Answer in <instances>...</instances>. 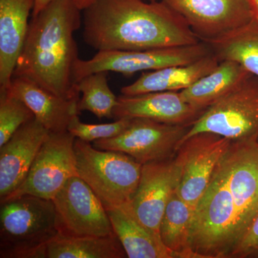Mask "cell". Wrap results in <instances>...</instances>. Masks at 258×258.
Here are the masks:
<instances>
[{"label": "cell", "mask_w": 258, "mask_h": 258, "mask_svg": "<svg viewBox=\"0 0 258 258\" xmlns=\"http://www.w3.org/2000/svg\"><path fill=\"white\" fill-rule=\"evenodd\" d=\"M76 170L106 210L132 201L140 180L142 164L128 154L96 149L76 139Z\"/></svg>", "instance_id": "5b68a950"}, {"label": "cell", "mask_w": 258, "mask_h": 258, "mask_svg": "<svg viewBox=\"0 0 258 258\" xmlns=\"http://www.w3.org/2000/svg\"><path fill=\"white\" fill-rule=\"evenodd\" d=\"M205 111L187 103L180 91H157L135 96L120 95L113 116L115 119L149 118L168 124L190 127Z\"/></svg>", "instance_id": "9a60e30c"}, {"label": "cell", "mask_w": 258, "mask_h": 258, "mask_svg": "<svg viewBox=\"0 0 258 258\" xmlns=\"http://www.w3.org/2000/svg\"><path fill=\"white\" fill-rule=\"evenodd\" d=\"M258 254V213L232 251L230 258L256 257Z\"/></svg>", "instance_id": "4316f807"}, {"label": "cell", "mask_w": 258, "mask_h": 258, "mask_svg": "<svg viewBox=\"0 0 258 258\" xmlns=\"http://www.w3.org/2000/svg\"><path fill=\"white\" fill-rule=\"evenodd\" d=\"M201 132L232 141L258 137V78L249 75L207 108L189 127L183 141Z\"/></svg>", "instance_id": "52a82bcc"}, {"label": "cell", "mask_w": 258, "mask_h": 258, "mask_svg": "<svg viewBox=\"0 0 258 258\" xmlns=\"http://www.w3.org/2000/svg\"><path fill=\"white\" fill-rule=\"evenodd\" d=\"M256 257L258 258V254H257V256H256Z\"/></svg>", "instance_id": "4dcf8cb0"}, {"label": "cell", "mask_w": 258, "mask_h": 258, "mask_svg": "<svg viewBox=\"0 0 258 258\" xmlns=\"http://www.w3.org/2000/svg\"><path fill=\"white\" fill-rule=\"evenodd\" d=\"M76 137L69 132L50 133L37 153L28 175L7 200L33 195L52 200L66 183L78 175L74 143Z\"/></svg>", "instance_id": "ba28073f"}, {"label": "cell", "mask_w": 258, "mask_h": 258, "mask_svg": "<svg viewBox=\"0 0 258 258\" xmlns=\"http://www.w3.org/2000/svg\"><path fill=\"white\" fill-rule=\"evenodd\" d=\"M5 89L22 100L50 133L67 132L71 120L81 112L80 98H61L28 78L13 76Z\"/></svg>", "instance_id": "2e32d148"}, {"label": "cell", "mask_w": 258, "mask_h": 258, "mask_svg": "<svg viewBox=\"0 0 258 258\" xmlns=\"http://www.w3.org/2000/svg\"><path fill=\"white\" fill-rule=\"evenodd\" d=\"M106 71L94 73L83 78L76 84L82 98H80V111H89L97 118H114L113 111L118 104V97L108 86Z\"/></svg>", "instance_id": "cb8c5ba5"}, {"label": "cell", "mask_w": 258, "mask_h": 258, "mask_svg": "<svg viewBox=\"0 0 258 258\" xmlns=\"http://www.w3.org/2000/svg\"><path fill=\"white\" fill-rule=\"evenodd\" d=\"M0 204V257L45 258L58 235L52 200L23 195Z\"/></svg>", "instance_id": "277c9868"}, {"label": "cell", "mask_w": 258, "mask_h": 258, "mask_svg": "<svg viewBox=\"0 0 258 258\" xmlns=\"http://www.w3.org/2000/svg\"><path fill=\"white\" fill-rule=\"evenodd\" d=\"M50 132L34 118L0 147V203L25 181L32 163Z\"/></svg>", "instance_id": "5bb4252c"}, {"label": "cell", "mask_w": 258, "mask_h": 258, "mask_svg": "<svg viewBox=\"0 0 258 258\" xmlns=\"http://www.w3.org/2000/svg\"><path fill=\"white\" fill-rule=\"evenodd\" d=\"M83 39L98 51L144 50L200 42L162 0H94L83 10Z\"/></svg>", "instance_id": "7a4b0ae2"}, {"label": "cell", "mask_w": 258, "mask_h": 258, "mask_svg": "<svg viewBox=\"0 0 258 258\" xmlns=\"http://www.w3.org/2000/svg\"><path fill=\"white\" fill-rule=\"evenodd\" d=\"M251 75L237 62L222 60L210 74L190 87L180 91L185 101L199 109L206 110L230 93Z\"/></svg>", "instance_id": "ffe728a7"}, {"label": "cell", "mask_w": 258, "mask_h": 258, "mask_svg": "<svg viewBox=\"0 0 258 258\" xmlns=\"http://www.w3.org/2000/svg\"><path fill=\"white\" fill-rule=\"evenodd\" d=\"M253 8L254 19L258 20V0H249Z\"/></svg>", "instance_id": "f546056e"}, {"label": "cell", "mask_w": 258, "mask_h": 258, "mask_svg": "<svg viewBox=\"0 0 258 258\" xmlns=\"http://www.w3.org/2000/svg\"><path fill=\"white\" fill-rule=\"evenodd\" d=\"M181 15L200 41L241 28L254 18L249 0H162Z\"/></svg>", "instance_id": "7c38bea8"}, {"label": "cell", "mask_w": 258, "mask_h": 258, "mask_svg": "<svg viewBox=\"0 0 258 258\" xmlns=\"http://www.w3.org/2000/svg\"><path fill=\"white\" fill-rule=\"evenodd\" d=\"M220 61L213 54L184 64L144 72L135 82L121 88L122 95L135 96L157 91H181L210 74Z\"/></svg>", "instance_id": "d6986e66"}, {"label": "cell", "mask_w": 258, "mask_h": 258, "mask_svg": "<svg viewBox=\"0 0 258 258\" xmlns=\"http://www.w3.org/2000/svg\"><path fill=\"white\" fill-rule=\"evenodd\" d=\"M52 200L58 235L103 237L115 233L106 209L79 176L71 177Z\"/></svg>", "instance_id": "30bf717a"}, {"label": "cell", "mask_w": 258, "mask_h": 258, "mask_svg": "<svg viewBox=\"0 0 258 258\" xmlns=\"http://www.w3.org/2000/svg\"><path fill=\"white\" fill-rule=\"evenodd\" d=\"M131 121L132 118H122L111 123L88 124L83 123L80 120L79 115H76L70 123L68 132L76 137V139L90 143L101 139L118 137L128 128Z\"/></svg>", "instance_id": "484cf974"}, {"label": "cell", "mask_w": 258, "mask_h": 258, "mask_svg": "<svg viewBox=\"0 0 258 258\" xmlns=\"http://www.w3.org/2000/svg\"><path fill=\"white\" fill-rule=\"evenodd\" d=\"M258 213V137L232 141L194 212L190 244L200 258H230Z\"/></svg>", "instance_id": "6da1fadb"}, {"label": "cell", "mask_w": 258, "mask_h": 258, "mask_svg": "<svg viewBox=\"0 0 258 258\" xmlns=\"http://www.w3.org/2000/svg\"><path fill=\"white\" fill-rule=\"evenodd\" d=\"M52 1V0H35V5H34L33 11L32 13V17L38 14Z\"/></svg>", "instance_id": "83f0119b"}, {"label": "cell", "mask_w": 258, "mask_h": 258, "mask_svg": "<svg viewBox=\"0 0 258 258\" xmlns=\"http://www.w3.org/2000/svg\"><path fill=\"white\" fill-rule=\"evenodd\" d=\"M211 53L208 44L203 41L184 46L144 50L98 51L89 60L78 59L73 70V82L76 85L88 75L101 71L132 76L142 71L191 63Z\"/></svg>", "instance_id": "8992f818"}, {"label": "cell", "mask_w": 258, "mask_h": 258, "mask_svg": "<svg viewBox=\"0 0 258 258\" xmlns=\"http://www.w3.org/2000/svg\"><path fill=\"white\" fill-rule=\"evenodd\" d=\"M81 12L74 0H52L32 16L13 76L28 78L61 98H80L73 70L79 59L74 34L82 24Z\"/></svg>", "instance_id": "3957f363"}, {"label": "cell", "mask_w": 258, "mask_h": 258, "mask_svg": "<svg viewBox=\"0 0 258 258\" xmlns=\"http://www.w3.org/2000/svg\"><path fill=\"white\" fill-rule=\"evenodd\" d=\"M75 3L77 5L80 10H83L90 6L94 0H74Z\"/></svg>", "instance_id": "f1b7e54d"}, {"label": "cell", "mask_w": 258, "mask_h": 258, "mask_svg": "<svg viewBox=\"0 0 258 258\" xmlns=\"http://www.w3.org/2000/svg\"><path fill=\"white\" fill-rule=\"evenodd\" d=\"M35 118L33 112L8 89H0V147L20 127Z\"/></svg>", "instance_id": "d4e9b609"}, {"label": "cell", "mask_w": 258, "mask_h": 258, "mask_svg": "<svg viewBox=\"0 0 258 258\" xmlns=\"http://www.w3.org/2000/svg\"><path fill=\"white\" fill-rule=\"evenodd\" d=\"M195 208L177 192L171 195L161 219L159 234L161 241L175 258H200L190 244V232Z\"/></svg>", "instance_id": "44dd1931"}, {"label": "cell", "mask_w": 258, "mask_h": 258, "mask_svg": "<svg viewBox=\"0 0 258 258\" xmlns=\"http://www.w3.org/2000/svg\"><path fill=\"white\" fill-rule=\"evenodd\" d=\"M205 42L220 62L234 61L258 78V20L256 19L223 36Z\"/></svg>", "instance_id": "603a6c76"}, {"label": "cell", "mask_w": 258, "mask_h": 258, "mask_svg": "<svg viewBox=\"0 0 258 258\" xmlns=\"http://www.w3.org/2000/svg\"><path fill=\"white\" fill-rule=\"evenodd\" d=\"M189 128L186 125L134 118L119 136L95 141L93 146L101 150L124 153L143 165L175 157Z\"/></svg>", "instance_id": "9c48e42d"}, {"label": "cell", "mask_w": 258, "mask_h": 258, "mask_svg": "<svg viewBox=\"0 0 258 258\" xmlns=\"http://www.w3.org/2000/svg\"><path fill=\"white\" fill-rule=\"evenodd\" d=\"M35 0H0V89L10 86L23 50Z\"/></svg>", "instance_id": "e0dca14e"}, {"label": "cell", "mask_w": 258, "mask_h": 258, "mask_svg": "<svg viewBox=\"0 0 258 258\" xmlns=\"http://www.w3.org/2000/svg\"><path fill=\"white\" fill-rule=\"evenodd\" d=\"M231 142L210 132L194 134L181 142L174 157L180 173L177 192L192 208H196L208 188Z\"/></svg>", "instance_id": "8fae6325"}, {"label": "cell", "mask_w": 258, "mask_h": 258, "mask_svg": "<svg viewBox=\"0 0 258 258\" xmlns=\"http://www.w3.org/2000/svg\"><path fill=\"white\" fill-rule=\"evenodd\" d=\"M179 176L174 157L142 165L138 187L131 203L139 220L158 235L166 205L179 185Z\"/></svg>", "instance_id": "4fadbf2b"}, {"label": "cell", "mask_w": 258, "mask_h": 258, "mask_svg": "<svg viewBox=\"0 0 258 258\" xmlns=\"http://www.w3.org/2000/svg\"><path fill=\"white\" fill-rule=\"evenodd\" d=\"M115 235L128 258H175L160 235L148 228L134 213L131 202L107 210Z\"/></svg>", "instance_id": "ac0fdd59"}, {"label": "cell", "mask_w": 258, "mask_h": 258, "mask_svg": "<svg viewBox=\"0 0 258 258\" xmlns=\"http://www.w3.org/2000/svg\"><path fill=\"white\" fill-rule=\"evenodd\" d=\"M127 257L119 239L115 233L103 236L58 235L47 244L45 258Z\"/></svg>", "instance_id": "7402d4cb"}]
</instances>
